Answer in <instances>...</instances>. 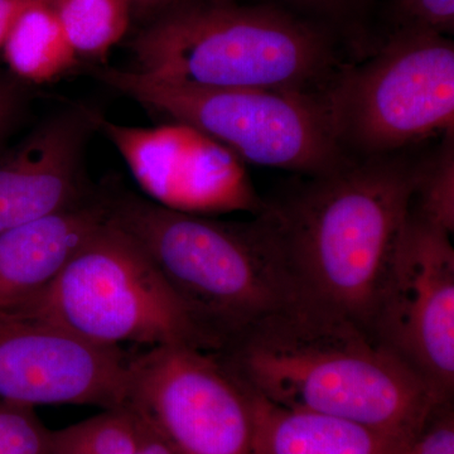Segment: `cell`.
<instances>
[{
	"label": "cell",
	"instance_id": "1",
	"mask_svg": "<svg viewBox=\"0 0 454 454\" xmlns=\"http://www.w3.org/2000/svg\"><path fill=\"white\" fill-rule=\"evenodd\" d=\"M219 355L253 394L411 441L442 403L348 317L304 301L262 319Z\"/></svg>",
	"mask_w": 454,
	"mask_h": 454
},
{
	"label": "cell",
	"instance_id": "2",
	"mask_svg": "<svg viewBox=\"0 0 454 454\" xmlns=\"http://www.w3.org/2000/svg\"><path fill=\"white\" fill-rule=\"evenodd\" d=\"M420 160H352L264 203L304 300L370 333L373 309L411 214Z\"/></svg>",
	"mask_w": 454,
	"mask_h": 454
},
{
	"label": "cell",
	"instance_id": "3",
	"mask_svg": "<svg viewBox=\"0 0 454 454\" xmlns=\"http://www.w3.org/2000/svg\"><path fill=\"white\" fill-rule=\"evenodd\" d=\"M346 50L330 29L267 0H184L133 43L137 70L155 79L293 92H324Z\"/></svg>",
	"mask_w": 454,
	"mask_h": 454
},
{
	"label": "cell",
	"instance_id": "4",
	"mask_svg": "<svg viewBox=\"0 0 454 454\" xmlns=\"http://www.w3.org/2000/svg\"><path fill=\"white\" fill-rule=\"evenodd\" d=\"M107 216L138 241L221 351L268 317L304 301L262 214L230 223L125 196Z\"/></svg>",
	"mask_w": 454,
	"mask_h": 454
},
{
	"label": "cell",
	"instance_id": "5",
	"mask_svg": "<svg viewBox=\"0 0 454 454\" xmlns=\"http://www.w3.org/2000/svg\"><path fill=\"white\" fill-rule=\"evenodd\" d=\"M82 339L119 348L217 345L136 239L106 220L66 262L52 283L14 307Z\"/></svg>",
	"mask_w": 454,
	"mask_h": 454
},
{
	"label": "cell",
	"instance_id": "6",
	"mask_svg": "<svg viewBox=\"0 0 454 454\" xmlns=\"http://www.w3.org/2000/svg\"><path fill=\"white\" fill-rule=\"evenodd\" d=\"M334 136L351 160L406 153L454 133V42L389 33L360 62H348L324 92Z\"/></svg>",
	"mask_w": 454,
	"mask_h": 454
},
{
	"label": "cell",
	"instance_id": "7",
	"mask_svg": "<svg viewBox=\"0 0 454 454\" xmlns=\"http://www.w3.org/2000/svg\"><path fill=\"white\" fill-rule=\"evenodd\" d=\"M98 76L148 109L202 131L241 162L316 177L354 160L334 136L325 91L199 88L119 68Z\"/></svg>",
	"mask_w": 454,
	"mask_h": 454
},
{
	"label": "cell",
	"instance_id": "8",
	"mask_svg": "<svg viewBox=\"0 0 454 454\" xmlns=\"http://www.w3.org/2000/svg\"><path fill=\"white\" fill-rule=\"evenodd\" d=\"M122 406L179 454H253V394L219 352L163 345L129 357Z\"/></svg>",
	"mask_w": 454,
	"mask_h": 454
},
{
	"label": "cell",
	"instance_id": "9",
	"mask_svg": "<svg viewBox=\"0 0 454 454\" xmlns=\"http://www.w3.org/2000/svg\"><path fill=\"white\" fill-rule=\"evenodd\" d=\"M450 232L409 214L373 309L370 334L442 400L454 393Z\"/></svg>",
	"mask_w": 454,
	"mask_h": 454
},
{
	"label": "cell",
	"instance_id": "10",
	"mask_svg": "<svg viewBox=\"0 0 454 454\" xmlns=\"http://www.w3.org/2000/svg\"><path fill=\"white\" fill-rule=\"evenodd\" d=\"M129 357L41 317L0 309V400L121 408Z\"/></svg>",
	"mask_w": 454,
	"mask_h": 454
},
{
	"label": "cell",
	"instance_id": "11",
	"mask_svg": "<svg viewBox=\"0 0 454 454\" xmlns=\"http://www.w3.org/2000/svg\"><path fill=\"white\" fill-rule=\"evenodd\" d=\"M131 175L152 201L164 207L202 215L264 207L243 162L202 131L168 122L129 127L98 119Z\"/></svg>",
	"mask_w": 454,
	"mask_h": 454
},
{
	"label": "cell",
	"instance_id": "12",
	"mask_svg": "<svg viewBox=\"0 0 454 454\" xmlns=\"http://www.w3.org/2000/svg\"><path fill=\"white\" fill-rule=\"evenodd\" d=\"M86 121L57 116L0 160V234L79 205Z\"/></svg>",
	"mask_w": 454,
	"mask_h": 454
},
{
	"label": "cell",
	"instance_id": "13",
	"mask_svg": "<svg viewBox=\"0 0 454 454\" xmlns=\"http://www.w3.org/2000/svg\"><path fill=\"white\" fill-rule=\"evenodd\" d=\"M107 217L106 206L77 205L0 234V309L46 289Z\"/></svg>",
	"mask_w": 454,
	"mask_h": 454
},
{
	"label": "cell",
	"instance_id": "14",
	"mask_svg": "<svg viewBox=\"0 0 454 454\" xmlns=\"http://www.w3.org/2000/svg\"><path fill=\"white\" fill-rule=\"evenodd\" d=\"M253 413V454H400L411 441L331 415L283 408L255 394Z\"/></svg>",
	"mask_w": 454,
	"mask_h": 454
},
{
	"label": "cell",
	"instance_id": "15",
	"mask_svg": "<svg viewBox=\"0 0 454 454\" xmlns=\"http://www.w3.org/2000/svg\"><path fill=\"white\" fill-rule=\"evenodd\" d=\"M2 51L12 73L35 83L52 82L77 59L52 3L27 9L9 32Z\"/></svg>",
	"mask_w": 454,
	"mask_h": 454
},
{
	"label": "cell",
	"instance_id": "16",
	"mask_svg": "<svg viewBox=\"0 0 454 454\" xmlns=\"http://www.w3.org/2000/svg\"><path fill=\"white\" fill-rule=\"evenodd\" d=\"M53 11L77 57L101 59L129 27L130 0H55Z\"/></svg>",
	"mask_w": 454,
	"mask_h": 454
},
{
	"label": "cell",
	"instance_id": "17",
	"mask_svg": "<svg viewBox=\"0 0 454 454\" xmlns=\"http://www.w3.org/2000/svg\"><path fill=\"white\" fill-rule=\"evenodd\" d=\"M137 443L136 415L121 406L52 432L51 454H134Z\"/></svg>",
	"mask_w": 454,
	"mask_h": 454
},
{
	"label": "cell",
	"instance_id": "18",
	"mask_svg": "<svg viewBox=\"0 0 454 454\" xmlns=\"http://www.w3.org/2000/svg\"><path fill=\"white\" fill-rule=\"evenodd\" d=\"M411 212L453 234L454 133L442 137L434 153L420 160Z\"/></svg>",
	"mask_w": 454,
	"mask_h": 454
},
{
	"label": "cell",
	"instance_id": "19",
	"mask_svg": "<svg viewBox=\"0 0 454 454\" xmlns=\"http://www.w3.org/2000/svg\"><path fill=\"white\" fill-rule=\"evenodd\" d=\"M313 20L339 35L348 47L360 49L369 38L379 0H267Z\"/></svg>",
	"mask_w": 454,
	"mask_h": 454
},
{
	"label": "cell",
	"instance_id": "20",
	"mask_svg": "<svg viewBox=\"0 0 454 454\" xmlns=\"http://www.w3.org/2000/svg\"><path fill=\"white\" fill-rule=\"evenodd\" d=\"M51 443L35 408L0 400V454H51Z\"/></svg>",
	"mask_w": 454,
	"mask_h": 454
},
{
	"label": "cell",
	"instance_id": "21",
	"mask_svg": "<svg viewBox=\"0 0 454 454\" xmlns=\"http://www.w3.org/2000/svg\"><path fill=\"white\" fill-rule=\"evenodd\" d=\"M389 33L422 32L452 37L454 0H387Z\"/></svg>",
	"mask_w": 454,
	"mask_h": 454
},
{
	"label": "cell",
	"instance_id": "22",
	"mask_svg": "<svg viewBox=\"0 0 454 454\" xmlns=\"http://www.w3.org/2000/svg\"><path fill=\"white\" fill-rule=\"evenodd\" d=\"M400 454H454L453 400L435 408Z\"/></svg>",
	"mask_w": 454,
	"mask_h": 454
},
{
	"label": "cell",
	"instance_id": "23",
	"mask_svg": "<svg viewBox=\"0 0 454 454\" xmlns=\"http://www.w3.org/2000/svg\"><path fill=\"white\" fill-rule=\"evenodd\" d=\"M53 2L55 0H0V51L7 40L9 32L27 9Z\"/></svg>",
	"mask_w": 454,
	"mask_h": 454
},
{
	"label": "cell",
	"instance_id": "24",
	"mask_svg": "<svg viewBox=\"0 0 454 454\" xmlns=\"http://www.w3.org/2000/svg\"><path fill=\"white\" fill-rule=\"evenodd\" d=\"M136 418L138 422V443L134 454H179L153 428L140 420L138 417Z\"/></svg>",
	"mask_w": 454,
	"mask_h": 454
},
{
	"label": "cell",
	"instance_id": "25",
	"mask_svg": "<svg viewBox=\"0 0 454 454\" xmlns=\"http://www.w3.org/2000/svg\"><path fill=\"white\" fill-rule=\"evenodd\" d=\"M18 103H20V98H18L17 90L13 83L0 77V138L13 121Z\"/></svg>",
	"mask_w": 454,
	"mask_h": 454
},
{
	"label": "cell",
	"instance_id": "26",
	"mask_svg": "<svg viewBox=\"0 0 454 454\" xmlns=\"http://www.w3.org/2000/svg\"><path fill=\"white\" fill-rule=\"evenodd\" d=\"M184 0H130L131 9L139 16H157L166 13Z\"/></svg>",
	"mask_w": 454,
	"mask_h": 454
}]
</instances>
